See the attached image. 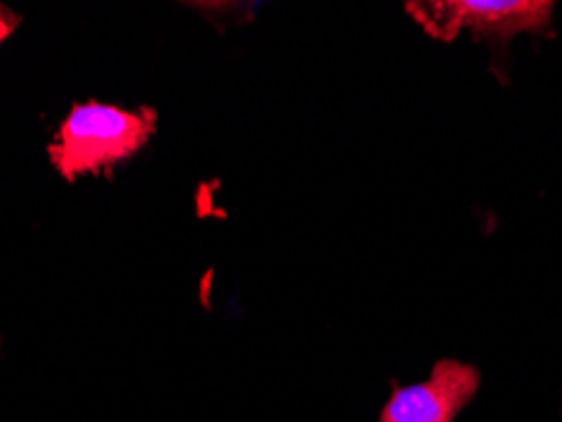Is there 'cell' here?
<instances>
[{"instance_id":"4","label":"cell","mask_w":562,"mask_h":422,"mask_svg":"<svg viewBox=\"0 0 562 422\" xmlns=\"http://www.w3.org/2000/svg\"><path fill=\"white\" fill-rule=\"evenodd\" d=\"M19 23H21L19 15H15L13 11H8L5 5H0V48H3L5 41L13 36L15 28H19Z\"/></svg>"},{"instance_id":"1","label":"cell","mask_w":562,"mask_h":422,"mask_svg":"<svg viewBox=\"0 0 562 422\" xmlns=\"http://www.w3.org/2000/svg\"><path fill=\"white\" fill-rule=\"evenodd\" d=\"M157 114L150 106L125 110L117 104H74L48 145V160L66 182L110 170L150 142Z\"/></svg>"},{"instance_id":"3","label":"cell","mask_w":562,"mask_h":422,"mask_svg":"<svg viewBox=\"0 0 562 422\" xmlns=\"http://www.w3.org/2000/svg\"><path fill=\"white\" fill-rule=\"evenodd\" d=\"M482 375L474 364L438 360L424 383L395 387L378 422H453L474 400Z\"/></svg>"},{"instance_id":"2","label":"cell","mask_w":562,"mask_h":422,"mask_svg":"<svg viewBox=\"0 0 562 422\" xmlns=\"http://www.w3.org/2000/svg\"><path fill=\"white\" fill-rule=\"evenodd\" d=\"M406 13L436 41H453L461 31L494 44H509L519 33H548L552 0H426L406 3Z\"/></svg>"}]
</instances>
